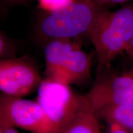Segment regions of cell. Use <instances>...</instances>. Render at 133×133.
Listing matches in <instances>:
<instances>
[{
  "mask_svg": "<svg viewBox=\"0 0 133 133\" xmlns=\"http://www.w3.org/2000/svg\"><path fill=\"white\" fill-rule=\"evenodd\" d=\"M41 82L39 71L27 59L9 58L0 61V89L4 95L26 96L38 88Z\"/></svg>",
  "mask_w": 133,
  "mask_h": 133,
  "instance_id": "cell-7",
  "label": "cell"
},
{
  "mask_svg": "<svg viewBox=\"0 0 133 133\" xmlns=\"http://www.w3.org/2000/svg\"><path fill=\"white\" fill-rule=\"evenodd\" d=\"M126 52L128 54L130 57L133 59V33L132 37H131V41L129 43V45L128 46L127 49L126 50Z\"/></svg>",
  "mask_w": 133,
  "mask_h": 133,
  "instance_id": "cell-14",
  "label": "cell"
},
{
  "mask_svg": "<svg viewBox=\"0 0 133 133\" xmlns=\"http://www.w3.org/2000/svg\"><path fill=\"white\" fill-rule=\"evenodd\" d=\"M44 54L47 79L70 85L89 77L91 57L71 40H51L46 46Z\"/></svg>",
  "mask_w": 133,
  "mask_h": 133,
  "instance_id": "cell-3",
  "label": "cell"
},
{
  "mask_svg": "<svg viewBox=\"0 0 133 133\" xmlns=\"http://www.w3.org/2000/svg\"><path fill=\"white\" fill-rule=\"evenodd\" d=\"M98 117L87 100L75 117L61 133H101Z\"/></svg>",
  "mask_w": 133,
  "mask_h": 133,
  "instance_id": "cell-8",
  "label": "cell"
},
{
  "mask_svg": "<svg viewBox=\"0 0 133 133\" xmlns=\"http://www.w3.org/2000/svg\"><path fill=\"white\" fill-rule=\"evenodd\" d=\"M133 33V4L115 11L103 10L89 33L97 52L98 69L126 51Z\"/></svg>",
  "mask_w": 133,
  "mask_h": 133,
  "instance_id": "cell-1",
  "label": "cell"
},
{
  "mask_svg": "<svg viewBox=\"0 0 133 133\" xmlns=\"http://www.w3.org/2000/svg\"><path fill=\"white\" fill-rule=\"evenodd\" d=\"M99 73L84 96L96 112L110 106L133 105V71L122 75Z\"/></svg>",
  "mask_w": 133,
  "mask_h": 133,
  "instance_id": "cell-6",
  "label": "cell"
},
{
  "mask_svg": "<svg viewBox=\"0 0 133 133\" xmlns=\"http://www.w3.org/2000/svg\"><path fill=\"white\" fill-rule=\"evenodd\" d=\"M131 133H133V131H132V132H131Z\"/></svg>",
  "mask_w": 133,
  "mask_h": 133,
  "instance_id": "cell-16",
  "label": "cell"
},
{
  "mask_svg": "<svg viewBox=\"0 0 133 133\" xmlns=\"http://www.w3.org/2000/svg\"><path fill=\"white\" fill-rule=\"evenodd\" d=\"M37 102L42 107L51 133H61L87 102L85 96L76 94L69 85L45 79L38 88Z\"/></svg>",
  "mask_w": 133,
  "mask_h": 133,
  "instance_id": "cell-4",
  "label": "cell"
},
{
  "mask_svg": "<svg viewBox=\"0 0 133 133\" xmlns=\"http://www.w3.org/2000/svg\"><path fill=\"white\" fill-rule=\"evenodd\" d=\"M89 1L102 9L109 10V8L129 2L132 0H89Z\"/></svg>",
  "mask_w": 133,
  "mask_h": 133,
  "instance_id": "cell-11",
  "label": "cell"
},
{
  "mask_svg": "<svg viewBox=\"0 0 133 133\" xmlns=\"http://www.w3.org/2000/svg\"><path fill=\"white\" fill-rule=\"evenodd\" d=\"M96 113L110 124H116L133 131V105L110 106Z\"/></svg>",
  "mask_w": 133,
  "mask_h": 133,
  "instance_id": "cell-9",
  "label": "cell"
},
{
  "mask_svg": "<svg viewBox=\"0 0 133 133\" xmlns=\"http://www.w3.org/2000/svg\"><path fill=\"white\" fill-rule=\"evenodd\" d=\"M0 125L33 133H51L49 121L37 101L4 94L0 97Z\"/></svg>",
  "mask_w": 133,
  "mask_h": 133,
  "instance_id": "cell-5",
  "label": "cell"
},
{
  "mask_svg": "<svg viewBox=\"0 0 133 133\" xmlns=\"http://www.w3.org/2000/svg\"><path fill=\"white\" fill-rule=\"evenodd\" d=\"M109 133H131V132L116 124H110Z\"/></svg>",
  "mask_w": 133,
  "mask_h": 133,
  "instance_id": "cell-12",
  "label": "cell"
},
{
  "mask_svg": "<svg viewBox=\"0 0 133 133\" xmlns=\"http://www.w3.org/2000/svg\"><path fill=\"white\" fill-rule=\"evenodd\" d=\"M104 9L89 0H74L62 9L48 12L39 24V30L53 39H69L89 35Z\"/></svg>",
  "mask_w": 133,
  "mask_h": 133,
  "instance_id": "cell-2",
  "label": "cell"
},
{
  "mask_svg": "<svg viewBox=\"0 0 133 133\" xmlns=\"http://www.w3.org/2000/svg\"><path fill=\"white\" fill-rule=\"evenodd\" d=\"M0 133H19L16 128L6 125H0Z\"/></svg>",
  "mask_w": 133,
  "mask_h": 133,
  "instance_id": "cell-13",
  "label": "cell"
},
{
  "mask_svg": "<svg viewBox=\"0 0 133 133\" xmlns=\"http://www.w3.org/2000/svg\"><path fill=\"white\" fill-rule=\"evenodd\" d=\"M74 0H39L41 8L48 12L61 9L69 6Z\"/></svg>",
  "mask_w": 133,
  "mask_h": 133,
  "instance_id": "cell-10",
  "label": "cell"
},
{
  "mask_svg": "<svg viewBox=\"0 0 133 133\" xmlns=\"http://www.w3.org/2000/svg\"><path fill=\"white\" fill-rule=\"evenodd\" d=\"M11 3H23L26 1L27 0H8Z\"/></svg>",
  "mask_w": 133,
  "mask_h": 133,
  "instance_id": "cell-15",
  "label": "cell"
}]
</instances>
